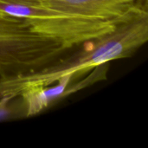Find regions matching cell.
Masks as SVG:
<instances>
[{"mask_svg": "<svg viewBox=\"0 0 148 148\" xmlns=\"http://www.w3.org/2000/svg\"><path fill=\"white\" fill-rule=\"evenodd\" d=\"M12 98L10 97H1L0 98V120L5 118L9 114L7 110V107L9 106V102Z\"/></svg>", "mask_w": 148, "mask_h": 148, "instance_id": "cell-6", "label": "cell"}, {"mask_svg": "<svg viewBox=\"0 0 148 148\" xmlns=\"http://www.w3.org/2000/svg\"><path fill=\"white\" fill-rule=\"evenodd\" d=\"M108 64L103 63L89 71L86 78L74 82L75 77L65 75L57 80L55 86L32 87L24 89L19 94L25 106V116L29 117L42 112L57 101L74 94L82 88L107 79Z\"/></svg>", "mask_w": 148, "mask_h": 148, "instance_id": "cell-5", "label": "cell"}, {"mask_svg": "<svg viewBox=\"0 0 148 148\" xmlns=\"http://www.w3.org/2000/svg\"><path fill=\"white\" fill-rule=\"evenodd\" d=\"M65 49L24 20L0 12V76L24 74L51 62Z\"/></svg>", "mask_w": 148, "mask_h": 148, "instance_id": "cell-3", "label": "cell"}, {"mask_svg": "<svg viewBox=\"0 0 148 148\" xmlns=\"http://www.w3.org/2000/svg\"><path fill=\"white\" fill-rule=\"evenodd\" d=\"M0 12L24 20L36 32L59 40L65 49L108 33L117 24L68 15L41 0H0Z\"/></svg>", "mask_w": 148, "mask_h": 148, "instance_id": "cell-2", "label": "cell"}, {"mask_svg": "<svg viewBox=\"0 0 148 148\" xmlns=\"http://www.w3.org/2000/svg\"><path fill=\"white\" fill-rule=\"evenodd\" d=\"M147 40V7L117 23L110 32L85 42L82 49L68 59L31 72L0 76V98H16L26 88L52 85L65 75H73L78 79L99 65L131 56Z\"/></svg>", "mask_w": 148, "mask_h": 148, "instance_id": "cell-1", "label": "cell"}, {"mask_svg": "<svg viewBox=\"0 0 148 148\" xmlns=\"http://www.w3.org/2000/svg\"><path fill=\"white\" fill-rule=\"evenodd\" d=\"M45 5L68 15L117 23L147 8L143 0H41Z\"/></svg>", "mask_w": 148, "mask_h": 148, "instance_id": "cell-4", "label": "cell"}]
</instances>
